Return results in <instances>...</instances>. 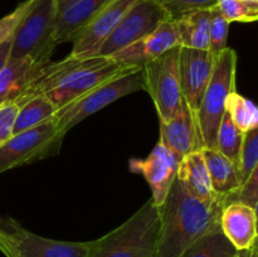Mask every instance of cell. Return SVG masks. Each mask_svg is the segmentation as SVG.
<instances>
[{"instance_id": "obj_1", "label": "cell", "mask_w": 258, "mask_h": 257, "mask_svg": "<svg viewBox=\"0 0 258 257\" xmlns=\"http://www.w3.org/2000/svg\"><path fill=\"white\" fill-rule=\"evenodd\" d=\"M160 214L158 257H180L185 249L219 224L222 199L201 201L190 196L175 178Z\"/></svg>"}, {"instance_id": "obj_2", "label": "cell", "mask_w": 258, "mask_h": 257, "mask_svg": "<svg viewBox=\"0 0 258 257\" xmlns=\"http://www.w3.org/2000/svg\"><path fill=\"white\" fill-rule=\"evenodd\" d=\"M160 214L149 199L117 228L90 241L87 257H158Z\"/></svg>"}, {"instance_id": "obj_3", "label": "cell", "mask_w": 258, "mask_h": 257, "mask_svg": "<svg viewBox=\"0 0 258 257\" xmlns=\"http://www.w3.org/2000/svg\"><path fill=\"white\" fill-rule=\"evenodd\" d=\"M237 53L227 47L216 57L214 70L198 111L194 113L201 148L216 149L219 125L226 113V101L236 91Z\"/></svg>"}, {"instance_id": "obj_4", "label": "cell", "mask_w": 258, "mask_h": 257, "mask_svg": "<svg viewBox=\"0 0 258 257\" xmlns=\"http://www.w3.org/2000/svg\"><path fill=\"white\" fill-rule=\"evenodd\" d=\"M55 17V0H37L13 34L9 59L32 57L42 63L50 60L57 47L54 42Z\"/></svg>"}, {"instance_id": "obj_5", "label": "cell", "mask_w": 258, "mask_h": 257, "mask_svg": "<svg viewBox=\"0 0 258 257\" xmlns=\"http://www.w3.org/2000/svg\"><path fill=\"white\" fill-rule=\"evenodd\" d=\"M144 90L143 70H134L106 81L55 111L58 130L66 135L73 126L130 93Z\"/></svg>"}, {"instance_id": "obj_6", "label": "cell", "mask_w": 258, "mask_h": 257, "mask_svg": "<svg viewBox=\"0 0 258 257\" xmlns=\"http://www.w3.org/2000/svg\"><path fill=\"white\" fill-rule=\"evenodd\" d=\"M88 248L90 242L45 238L10 218L0 224V251L7 257H87Z\"/></svg>"}, {"instance_id": "obj_7", "label": "cell", "mask_w": 258, "mask_h": 257, "mask_svg": "<svg viewBox=\"0 0 258 257\" xmlns=\"http://www.w3.org/2000/svg\"><path fill=\"white\" fill-rule=\"evenodd\" d=\"M63 138L54 117L14 134L0 144V174L58 153Z\"/></svg>"}, {"instance_id": "obj_8", "label": "cell", "mask_w": 258, "mask_h": 257, "mask_svg": "<svg viewBox=\"0 0 258 257\" xmlns=\"http://www.w3.org/2000/svg\"><path fill=\"white\" fill-rule=\"evenodd\" d=\"M179 54L180 45L170 48L143 67L144 90L150 95L160 121L170 120L183 100Z\"/></svg>"}, {"instance_id": "obj_9", "label": "cell", "mask_w": 258, "mask_h": 257, "mask_svg": "<svg viewBox=\"0 0 258 257\" xmlns=\"http://www.w3.org/2000/svg\"><path fill=\"white\" fill-rule=\"evenodd\" d=\"M169 20L155 0H136L98 50V57L110 58L118 50L151 34L159 25Z\"/></svg>"}, {"instance_id": "obj_10", "label": "cell", "mask_w": 258, "mask_h": 257, "mask_svg": "<svg viewBox=\"0 0 258 257\" xmlns=\"http://www.w3.org/2000/svg\"><path fill=\"white\" fill-rule=\"evenodd\" d=\"M134 70H143V68L122 66L113 62L111 58L98 57L93 65L71 75L64 82L60 83L57 88L45 96L49 98L55 110H59L60 107L68 105L97 86L102 85L106 81Z\"/></svg>"}, {"instance_id": "obj_11", "label": "cell", "mask_w": 258, "mask_h": 257, "mask_svg": "<svg viewBox=\"0 0 258 257\" xmlns=\"http://www.w3.org/2000/svg\"><path fill=\"white\" fill-rule=\"evenodd\" d=\"M136 0H112L86 25L75 38L70 55L72 57H97L98 50L108 39L115 28Z\"/></svg>"}, {"instance_id": "obj_12", "label": "cell", "mask_w": 258, "mask_h": 257, "mask_svg": "<svg viewBox=\"0 0 258 257\" xmlns=\"http://www.w3.org/2000/svg\"><path fill=\"white\" fill-rule=\"evenodd\" d=\"M216 57L209 50L180 47L179 54V75L183 98L196 113L201 106L214 70Z\"/></svg>"}, {"instance_id": "obj_13", "label": "cell", "mask_w": 258, "mask_h": 257, "mask_svg": "<svg viewBox=\"0 0 258 257\" xmlns=\"http://www.w3.org/2000/svg\"><path fill=\"white\" fill-rule=\"evenodd\" d=\"M180 160L160 143L156 144L145 159L131 160L130 169L143 174L151 189V199L155 206H161L165 201L176 178Z\"/></svg>"}, {"instance_id": "obj_14", "label": "cell", "mask_w": 258, "mask_h": 257, "mask_svg": "<svg viewBox=\"0 0 258 257\" xmlns=\"http://www.w3.org/2000/svg\"><path fill=\"white\" fill-rule=\"evenodd\" d=\"M178 45L180 44L175 23L165 20L151 34L118 50L110 58L118 65L143 68L145 65L160 57L166 50Z\"/></svg>"}, {"instance_id": "obj_15", "label": "cell", "mask_w": 258, "mask_h": 257, "mask_svg": "<svg viewBox=\"0 0 258 257\" xmlns=\"http://www.w3.org/2000/svg\"><path fill=\"white\" fill-rule=\"evenodd\" d=\"M159 143L179 159L202 149L194 116L184 98L170 120L160 121Z\"/></svg>"}, {"instance_id": "obj_16", "label": "cell", "mask_w": 258, "mask_h": 257, "mask_svg": "<svg viewBox=\"0 0 258 257\" xmlns=\"http://www.w3.org/2000/svg\"><path fill=\"white\" fill-rule=\"evenodd\" d=\"M112 0H67L57 5L54 42H73L83 28Z\"/></svg>"}, {"instance_id": "obj_17", "label": "cell", "mask_w": 258, "mask_h": 257, "mask_svg": "<svg viewBox=\"0 0 258 257\" xmlns=\"http://www.w3.org/2000/svg\"><path fill=\"white\" fill-rule=\"evenodd\" d=\"M219 226L237 251L257 243V211L242 203H231L222 209Z\"/></svg>"}, {"instance_id": "obj_18", "label": "cell", "mask_w": 258, "mask_h": 257, "mask_svg": "<svg viewBox=\"0 0 258 257\" xmlns=\"http://www.w3.org/2000/svg\"><path fill=\"white\" fill-rule=\"evenodd\" d=\"M176 179L190 196L201 201L209 202L218 199L212 189L211 178L202 150L193 151L181 159L179 163Z\"/></svg>"}, {"instance_id": "obj_19", "label": "cell", "mask_w": 258, "mask_h": 257, "mask_svg": "<svg viewBox=\"0 0 258 257\" xmlns=\"http://www.w3.org/2000/svg\"><path fill=\"white\" fill-rule=\"evenodd\" d=\"M42 65L32 57L8 59L0 71V107L15 102Z\"/></svg>"}, {"instance_id": "obj_20", "label": "cell", "mask_w": 258, "mask_h": 257, "mask_svg": "<svg viewBox=\"0 0 258 257\" xmlns=\"http://www.w3.org/2000/svg\"><path fill=\"white\" fill-rule=\"evenodd\" d=\"M211 178L212 189L217 198L223 201L227 196L239 188L238 169L218 150L211 148L201 149ZM223 203V202H222Z\"/></svg>"}, {"instance_id": "obj_21", "label": "cell", "mask_w": 258, "mask_h": 257, "mask_svg": "<svg viewBox=\"0 0 258 257\" xmlns=\"http://www.w3.org/2000/svg\"><path fill=\"white\" fill-rule=\"evenodd\" d=\"M211 9L188 13L176 19L175 27L180 47L208 50Z\"/></svg>"}, {"instance_id": "obj_22", "label": "cell", "mask_w": 258, "mask_h": 257, "mask_svg": "<svg viewBox=\"0 0 258 257\" xmlns=\"http://www.w3.org/2000/svg\"><path fill=\"white\" fill-rule=\"evenodd\" d=\"M55 107L47 96H38L19 107L13 126V135L35 127L55 115Z\"/></svg>"}, {"instance_id": "obj_23", "label": "cell", "mask_w": 258, "mask_h": 257, "mask_svg": "<svg viewBox=\"0 0 258 257\" xmlns=\"http://www.w3.org/2000/svg\"><path fill=\"white\" fill-rule=\"evenodd\" d=\"M236 252L218 224L185 249L180 257H233Z\"/></svg>"}, {"instance_id": "obj_24", "label": "cell", "mask_w": 258, "mask_h": 257, "mask_svg": "<svg viewBox=\"0 0 258 257\" xmlns=\"http://www.w3.org/2000/svg\"><path fill=\"white\" fill-rule=\"evenodd\" d=\"M226 112L242 133H248L258 128V110L256 105L237 91L232 92L227 98Z\"/></svg>"}, {"instance_id": "obj_25", "label": "cell", "mask_w": 258, "mask_h": 257, "mask_svg": "<svg viewBox=\"0 0 258 257\" xmlns=\"http://www.w3.org/2000/svg\"><path fill=\"white\" fill-rule=\"evenodd\" d=\"M244 133H242L231 120L228 113H224L219 125L216 139V150L232 161L238 169L239 154L243 144Z\"/></svg>"}, {"instance_id": "obj_26", "label": "cell", "mask_w": 258, "mask_h": 257, "mask_svg": "<svg viewBox=\"0 0 258 257\" xmlns=\"http://www.w3.org/2000/svg\"><path fill=\"white\" fill-rule=\"evenodd\" d=\"M258 168V128L244 133L243 144L239 154V181L244 183Z\"/></svg>"}, {"instance_id": "obj_27", "label": "cell", "mask_w": 258, "mask_h": 257, "mask_svg": "<svg viewBox=\"0 0 258 257\" xmlns=\"http://www.w3.org/2000/svg\"><path fill=\"white\" fill-rule=\"evenodd\" d=\"M229 24L224 19L223 15L221 14L219 9L217 7L211 9V20H209V47L208 50L214 55L218 57L228 45L229 34Z\"/></svg>"}, {"instance_id": "obj_28", "label": "cell", "mask_w": 258, "mask_h": 257, "mask_svg": "<svg viewBox=\"0 0 258 257\" xmlns=\"http://www.w3.org/2000/svg\"><path fill=\"white\" fill-rule=\"evenodd\" d=\"M163 10L166 17L171 22H175L183 15L197 10H209L217 7L218 0H155Z\"/></svg>"}, {"instance_id": "obj_29", "label": "cell", "mask_w": 258, "mask_h": 257, "mask_svg": "<svg viewBox=\"0 0 258 257\" xmlns=\"http://www.w3.org/2000/svg\"><path fill=\"white\" fill-rule=\"evenodd\" d=\"M217 8L228 23H252L258 19V7L242 0H218Z\"/></svg>"}, {"instance_id": "obj_30", "label": "cell", "mask_w": 258, "mask_h": 257, "mask_svg": "<svg viewBox=\"0 0 258 257\" xmlns=\"http://www.w3.org/2000/svg\"><path fill=\"white\" fill-rule=\"evenodd\" d=\"M257 170L258 168L251 174V175H249V178L247 179L244 183H242L241 185H239V188L237 189V190H234L233 193L227 196L226 198L222 201L223 202V208L231 203H242L257 211V203H258Z\"/></svg>"}, {"instance_id": "obj_31", "label": "cell", "mask_w": 258, "mask_h": 257, "mask_svg": "<svg viewBox=\"0 0 258 257\" xmlns=\"http://www.w3.org/2000/svg\"><path fill=\"white\" fill-rule=\"evenodd\" d=\"M35 2L37 0H25V2L20 3L10 14L5 15L4 18L0 19V45L3 43L8 42L9 39H12L13 34L17 30L19 23L27 15L30 8L35 4Z\"/></svg>"}, {"instance_id": "obj_32", "label": "cell", "mask_w": 258, "mask_h": 257, "mask_svg": "<svg viewBox=\"0 0 258 257\" xmlns=\"http://www.w3.org/2000/svg\"><path fill=\"white\" fill-rule=\"evenodd\" d=\"M19 106L17 103H7L0 107V144L13 135V126Z\"/></svg>"}, {"instance_id": "obj_33", "label": "cell", "mask_w": 258, "mask_h": 257, "mask_svg": "<svg viewBox=\"0 0 258 257\" xmlns=\"http://www.w3.org/2000/svg\"><path fill=\"white\" fill-rule=\"evenodd\" d=\"M10 44H12V39H9L8 42L3 43L0 45V71L4 67L5 63L9 59V52H10Z\"/></svg>"}, {"instance_id": "obj_34", "label": "cell", "mask_w": 258, "mask_h": 257, "mask_svg": "<svg viewBox=\"0 0 258 257\" xmlns=\"http://www.w3.org/2000/svg\"><path fill=\"white\" fill-rule=\"evenodd\" d=\"M233 257H258V246L257 243L253 244L252 247L247 249H242V251H237Z\"/></svg>"}, {"instance_id": "obj_35", "label": "cell", "mask_w": 258, "mask_h": 257, "mask_svg": "<svg viewBox=\"0 0 258 257\" xmlns=\"http://www.w3.org/2000/svg\"><path fill=\"white\" fill-rule=\"evenodd\" d=\"M242 2L247 3L249 5H253V7H258V0H242Z\"/></svg>"}, {"instance_id": "obj_36", "label": "cell", "mask_w": 258, "mask_h": 257, "mask_svg": "<svg viewBox=\"0 0 258 257\" xmlns=\"http://www.w3.org/2000/svg\"><path fill=\"white\" fill-rule=\"evenodd\" d=\"M64 2H67V0H55V3H57V5H60L63 4Z\"/></svg>"}]
</instances>
